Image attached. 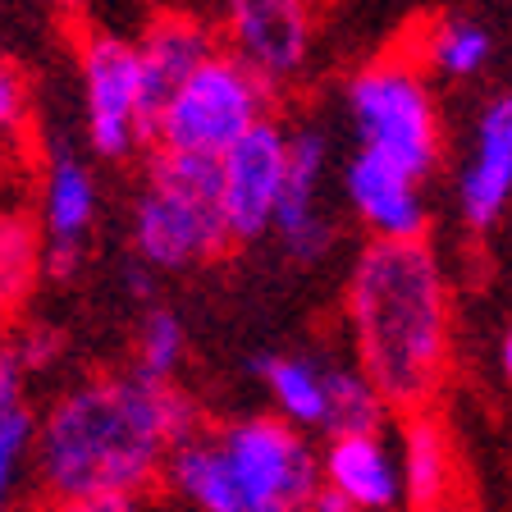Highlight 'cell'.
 <instances>
[{
    "mask_svg": "<svg viewBox=\"0 0 512 512\" xmlns=\"http://www.w3.org/2000/svg\"><path fill=\"white\" fill-rule=\"evenodd\" d=\"M325 485L339 490L357 512H403L407 480L403 458L384 444V435H348L330 439L320 453Z\"/></svg>",
    "mask_w": 512,
    "mask_h": 512,
    "instance_id": "13",
    "label": "cell"
},
{
    "mask_svg": "<svg viewBox=\"0 0 512 512\" xmlns=\"http://www.w3.org/2000/svg\"><path fill=\"white\" fill-rule=\"evenodd\" d=\"M430 55H435V64L453 78L476 74L480 64L490 60V32L480 28V23H471V19H448L444 28L435 32Z\"/></svg>",
    "mask_w": 512,
    "mask_h": 512,
    "instance_id": "21",
    "label": "cell"
},
{
    "mask_svg": "<svg viewBox=\"0 0 512 512\" xmlns=\"http://www.w3.org/2000/svg\"><path fill=\"white\" fill-rule=\"evenodd\" d=\"M348 115L366 151L403 165L412 179H426L439 160V119L426 83L398 60L371 64L348 83Z\"/></svg>",
    "mask_w": 512,
    "mask_h": 512,
    "instance_id": "6",
    "label": "cell"
},
{
    "mask_svg": "<svg viewBox=\"0 0 512 512\" xmlns=\"http://www.w3.org/2000/svg\"><path fill=\"white\" fill-rule=\"evenodd\" d=\"M197 407L174 384L138 371L96 375L64 389L42 412L37 485L51 503L151 499L179 444L197 435Z\"/></svg>",
    "mask_w": 512,
    "mask_h": 512,
    "instance_id": "1",
    "label": "cell"
},
{
    "mask_svg": "<svg viewBox=\"0 0 512 512\" xmlns=\"http://www.w3.org/2000/svg\"><path fill=\"white\" fill-rule=\"evenodd\" d=\"M512 197V92L494 96L476 128V160L458 179V202L476 229L499 220Z\"/></svg>",
    "mask_w": 512,
    "mask_h": 512,
    "instance_id": "14",
    "label": "cell"
},
{
    "mask_svg": "<svg viewBox=\"0 0 512 512\" xmlns=\"http://www.w3.org/2000/svg\"><path fill=\"white\" fill-rule=\"evenodd\" d=\"M270 106V83L256 74L252 64H243L234 51H220L197 69L188 87L179 92L165 115H160L156 151H183V156H215L243 142L256 124H266Z\"/></svg>",
    "mask_w": 512,
    "mask_h": 512,
    "instance_id": "5",
    "label": "cell"
},
{
    "mask_svg": "<svg viewBox=\"0 0 512 512\" xmlns=\"http://www.w3.org/2000/svg\"><path fill=\"white\" fill-rule=\"evenodd\" d=\"M142 55V133H156L160 115L179 101V92L197 78L206 60H215V42L202 23L192 19H160L147 28V37L138 42Z\"/></svg>",
    "mask_w": 512,
    "mask_h": 512,
    "instance_id": "11",
    "label": "cell"
},
{
    "mask_svg": "<svg viewBox=\"0 0 512 512\" xmlns=\"http://www.w3.org/2000/svg\"><path fill=\"white\" fill-rule=\"evenodd\" d=\"M42 512H160L151 499H78V503H46Z\"/></svg>",
    "mask_w": 512,
    "mask_h": 512,
    "instance_id": "24",
    "label": "cell"
},
{
    "mask_svg": "<svg viewBox=\"0 0 512 512\" xmlns=\"http://www.w3.org/2000/svg\"><path fill=\"white\" fill-rule=\"evenodd\" d=\"M503 375L512 380V330H508V339H503Z\"/></svg>",
    "mask_w": 512,
    "mask_h": 512,
    "instance_id": "29",
    "label": "cell"
},
{
    "mask_svg": "<svg viewBox=\"0 0 512 512\" xmlns=\"http://www.w3.org/2000/svg\"><path fill=\"white\" fill-rule=\"evenodd\" d=\"M124 288L133 293V298H147V293H151V266L142 261V256L124 266Z\"/></svg>",
    "mask_w": 512,
    "mask_h": 512,
    "instance_id": "27",
    "label": "cell"
},
{
    "mask_svg": "<svg viewBox=\"0 0 512 512\" xmlns=\"http://www.w3.org/2000/svg\"><path fill=\"white\" fill-rule=\"evenodd\" d=\"M37 439H42V416L28 403H0V490L5 503H14L23 471L37 476Z\"/></svg>",
    "mask_w": 512,
    "mask_h": 512,
    "instance_id": "19",
    "label": "cell"
},
{
    "mask_svg": "<svg viewBox=\"0 0 512 512\" xmlns=\"http://www.w3.org/2000/svg\"><path fill=\"white\" fill-rule=\"evenodd\" d=\"M234 243L224 220V183L215 156L156 151L138 206L133 247L151 270H188Z\"/></svg>",
    "mask_w": 512,
    "mask_h": 512,
    "instance_id": "4",
    "label": "cell"
},
{
    "mask_svg": "<svg viewBox=\"0 0 512 512\" xmlns=\"http://www.w3.org/2000/svg\"><path fill=\"white\" fill-rule=\"evenodd\" d=\"M23 115V92H19V74H14V64H5L0 69V119H5V128H14Z\"/></svg>",
    "mask_w": 512,
    "mask_h": 512,
    "instance_id": "26",
    "label": "cell"
},
{
    "mask_svg": "<svg viewBox=\"0 0 512 512\" xmlns=\"http://www.w3.org/2000/svg\"><path fill=\"white\" fill-rule=\"evenodd\" d=\"M224 19L234 55L270 87L302 69L311 42L307 0H224Z\"/></svg>",
    "mask_w": 512,
    "mask_h": 512,
    "instance_id": "9",
    "label": "cell"
},
{
    "mask_svg": "<svg viewBox=\"0 0 512 512\" xmlns=\"http://www.w3.org/2000/svg\"><path fill=\"white\" fill-rule=\"evenodd\" d=\"M357 366L394 412H426L448 371V288L426 238L366 243L348 275Z\"/></svg>",
    "mask_w": 512,
    "mask_h": 512,
    "instance_id": "2",
    "label": "cell"
},
{
    "mask_svg": "<svg viewBox=\"0 0 512 512\" xmlns=\"http://www.w3.org/2000/svg\"><path fill=\"white\" fill-rule=\"evenodd\" d=\"M398 458H403V480H407V503L416 512L444 508L448 480H453V458H448V439L430 412H416L403 421V444H398Z\"/></svg>",
    "mask_w": 512,
    "mask_h": 512,
    "instance_id": "16",
    "label": "cell"
},
{
    "mask_svg": "<svg viewBox=\"0 0 512 512\" xmlns=\"http://www.w3.org/2000/svg\"><path fill=\"white\" fill-rule=\"evenodd\" d=\"M430 512H453V508H430Z\"/></svg>",
    "mask_w": 512,
    "mask_h": 512,
    "instance_id": "31",
    "label": "cell"
},
{
    "mask_svg": "<svg viewBox=\"0 0 512 512\" xmlns=\"http://www.w3.org/2000/svg\"><path fill=\"white\" fill-rule=\"evenodd\" d=\"M55 5H74V0H55Z\"/></svg>",
    "mask_w": 512,
    "mask_h": 512,
    "instance_id": "30",
    "label": "cell"
},
{
    "mask_svg": "<svg viewBox=\"0 0 512 512\" xmlns=\"http://www.w3.org/2000/svg\"><path fill=\"white\" fill-rule=\"evenodd\" d=\"M421 179L384 160L380 151H357L343 170V188H348V202L357 206L371 234L384 243H416L426 238V202H421Z\"/></svg>",
    "mask_w": 512,
    "mask_h": 512,
    "instance_id": "10",
    "label": "cell"
},
{
    "mask_svg": "<svg viewBox=\"0 0 512 512\" xmlns=\"http://www.w3.org/2000/svg\"><path fill=\"white\" fill-rule=\"evenodd\" d=\"M307 512H357V508H352V503L343 499L339 490H330V485H320V494L311 499V508H307Z\"/></svg>",
    "mask_w": 512,
    "mask_h": 512,
    "instance_id": "28",
    "label": "cell"
},
{
    "mask_svg": "<svg viewBox=\"0 0 512 512\" xmlns=\"http://www.w3.org/2000/svg\"><path fill=\"white\" fill-rule=\"evenodd\" d=\"M220 183L234 243H252L266 229H275L288 183V128H279L275 119L256 124L243 142H234L220 156Z\"/></svg>",
    "mask_w": 512,
    "mask_h": 512,
    "instance_id": "8",
    "label": "cell"
},
{
    "mask_svg": "<svg viewBox=\"0 0 512 512\" xmlns=\"http://www.w3.org/2000/svg\"><path fill=\"white\" fill-rule=\"evenodd\" d=\"M183 362V325L170 307H151L142 316V334H138V362L133 371L142 380L156 384H174V371Z\"/></svg>",
    "mask_w": 512,
    "mask_h": 512,
    "instance_id": "20",
    "label": "cell"
},
{
    "mask_svg": "<svg viewBox=\"0 0 512 512\" xmlns=\"http://www.w3.org/2000/svg\"><path fill=\"white\" fill-rule=\"evenodd\" d=\"M60 352H64V334H60V330H46V325H37V330L23 334V343L14 348V357H19L23 375H32V371H46V366L60 362Z\"/></svg>",
    "mask_w": 512,
    "mask_h": 512,
    "instance_id": "23",
    "label": "cell"
},
{
    "mask_svg": "<svg viewBox=\"0 0 512 512\" xmlns=\"http://www.w3.org/2000/svg\"><path fill=\"white\" fill-rule=\"evenodd\" d=\"M320 485L316 448L284 416H238L197 430L165 471V494L183 512H307Z\"/></svg>",
    "mask_w": 512,
    "mask_h": 512,
    "instance_id": "3",
    "label": "cell"
},
{
    "mask_svg": "<svg viewBox=\"0 0 512 512\" xmlns=\"http://www.w3.org/2000/svg\"><path fill=\"white\" fill-rule=\"evenodd\" d=\"M96 215V183L92 170L74 151H55L51 174H46V197H42V220L51 243H83Z\"/></svg>",
    "mask_w": 512,
    "mask_h": 512,
    "instance_id": "17",
    "label": "cell"
},
{
    "mask_svg": "<svg viewBox=\"0 0 512 512\" xmlns=\"http://www.w3.org/2000/svg\"><path fill=\"white\" fill-rule=\"evenodd\" d=\"M42 266L51 279H74L83 266V243H46Z\"/></svg>",
    "mask_w": 512,
    "mask_h": 512,
    "instance_id": "25",
    "label": "cell"
},
{
    "mask_svg": "<svg viewBox=\"0 0 512 512\" xmlns=\"http://www.w3.org/2000/svg\"><path fill=\"white\" fill-rule=\"evenodd\" d=\"M0 247H5V298L19 302L23 288L32 284V266L42 261V252H37V229L28 224V215H5Z\"/></svg>",
    "mask_w": 512,
    "mask_h": 512,
    "instance_id": "22",
    "label": "cell"
},
{
    "mask_svg": "<svg viewBox=\"0 0 512 512\" xmlns=\"http://www.w3.org/2000/svg\"><path fill=\"white\" fill-rule=\"evenodd\" d=\"M256 371L266 380L270 398H275L279 416L298 430H325L330 416V366L311 362V357H288V352H266L256 357Z\"/></svg>",
    "mask_w": 512,
    "mask_h": 512,
    "instance_id": "15",
    "label": "cell"
},
{
    "mask_svg": "<svg viewBox=\"0 0 512 512\" xmlns=\"http://www.w3.org/2000/svg\"><path fill=\"white\" fill-rule=\"evenodd\" d=\"M83 96H87V142L101 160H124L147 142L142 133V55L138 46L110 32L83 42Z\"/></svg>",
    "mask_w": 512,
    "mask_h": 512,
    "instance_id": "7",
    "label": "cell"
},
{
    "mask_svg": "<svg viewBox=\"0 0 512 512\" xmlns=\"http://www.w3.org/2000/svg\"><path fill=\"white\" fill-rule=\"evenodd\" d=\"M330 416H325V435L348 439V435H380L389 403L380 398V389L371 384V375L357 366H330Z\"/></svg>",
    "mask_w": 512,
    "mask_h": 512,
    "instance_id": "18",
    "label": "cell"
},
{
    "mask_svg": "<svg viewBox=\"0 0 512 512\" xmlns=\"http://www.w3.org/2000/svg\"><path fill=\"white\" fill-rule=\"evenodd\" d=\"M325 156H330V142L316 124H298L288 128V183H284V202L275 215V234L288 247V256L298 261H316L325 256L334 229L325 224V215L316 211V188L320 174H325Z\"/></svg>",
    "mask_w": 512,
    "mask_h": 512,
    "instance_id": "12",
    "label": "cell"
}]
</instances>
